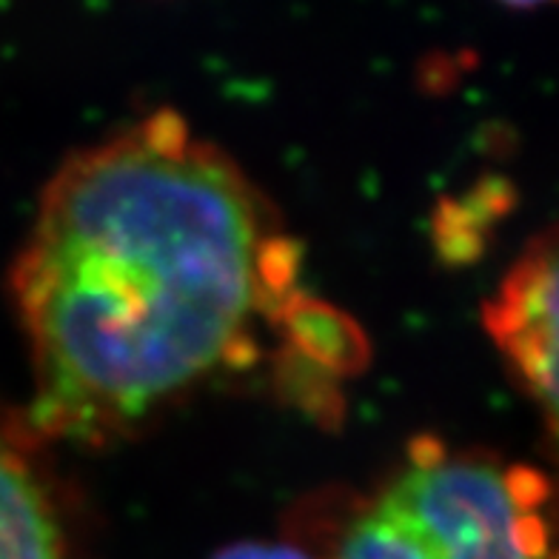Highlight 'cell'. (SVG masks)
<instances>
[{
    "label": "cell",
    "mask_w": 559,
    "mask_h": 559,
    "mask_svg": "<svg viewBox=\"0 0 559 559\" xmlns=\"http://www.w3.org/2000/svg\"><path fill=\"white\" fill-rule=\"evenodd\" d=\"M214 559H317L306 548L288 543H240L228 545Z\"/></svg>",
    "instance_id": "6"
},
{
    "label": "cell",
    "mask_w": 559,
    "mask_h": 559,
    "mask_svg": "<svg viewBox=\"0 0 559 559\" xmlns=\"http://www.w3.org/2000/svg\"><path fill=\"white\" fill-rule=\"evenodd\" d=\"M502 3H508V7H516V9H534V7H539V3H548V0H502Z\"/></svg>",
    "instance_id": "7"
},
{
    "label": "cell",
    "mask_w": 559,
    "mask_h": 559,
    "mask_svg": "<svg viewBox=\"0 0 559 559\" xmlns=\"http://www.w3.org/2000/svg\"><path fill=\"white\" fill-rule=\"evenodd\" d=\"M537 472L445 454L428 440L383 497L352 520L334 559H551Z\"/></svg>",
    "instance_id": "2"
},
{
    "label": "cell",
    "mask_w": 559,
    "mask_h": 559,
    "mask_svg": "<svg viewBox=\"0 0 559 559\" xmlns=\"http://www.w3.org/2000/svg\"><path fill=\"white\" fill-rule=\"evenodd\" d=\"M295 258L249 177L175 111L69 157L12 269L35 428L100 442L146 419L286 302Z\"/></svg>",
    "instance_id": "1"
},
{
    "label": "cell",
    "mask_w": 559,
    "mask_h": 559,
    "mask_svg": "<svg viewBox=\"0 0 559 559\" xmlns=\"http://www.w3.org/2000/svg\"><path fill=\"white\" fill-rule=\"evenodd\" d=\"M292 332L309 357H317L329 366L352 368L354 348L362 346L360 337L354 334V325L343 317H334L323 306L300 302V309L292 311Z\"/></svg>",
    "instance_id": "5"
},
{
    "label": "cell",
    "mask_w": 559,
    "mask_h": 559,
    "mask_svg": "<svg viewBox=\"0 0 559 559\" xmlns=\"http://www.w3.org/2000/svg\"><path fill=\"white\" fill-rule=\"evenodd\" d=\"M0 559H72L55 493L17 431L0 426Z\"/></svg>",
    "instance_id": "4"
},
{
    "label": "cell",
    "mask_w": 559,
    "mask_h": 559,
    "mask_svg": "<svg viewBox=\"0 0 559 559\" xmlns=\"http://www.w3.org/2000/svg\"><path fill=\"white\" fill-rule=\"evenodd\" d=\"M493 343L554 428L557 414V249L554 237L525 251L486 309Z\"/></svg>",
    "instance_id": "3"
}]
</instances>
